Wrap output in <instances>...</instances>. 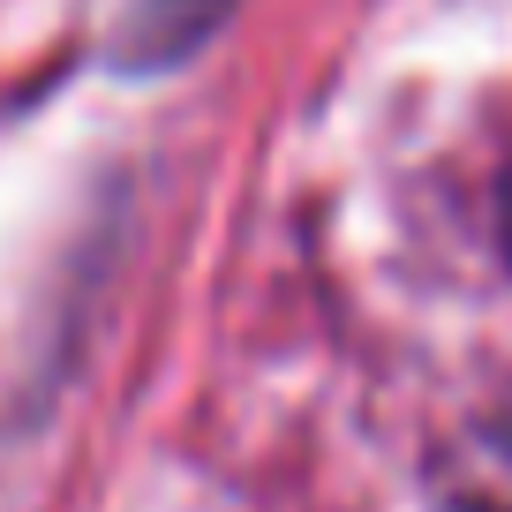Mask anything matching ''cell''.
I'll return each mask as SVG.
<instances>
[{"label": "cell", "instance_id": "obj_1", "mask_svg": "<svg viewBox=\"0 0 512 512\" xmlns=\"http://www.w3.org/2000/svg\"><path fill=\"white\" fill-rule=\"evenodd\" d=\"M497 226H505V256H512V174H505V196H497Z\"/></svg>", "mask_w": 512, "mask_h": 512}]
</instances>
